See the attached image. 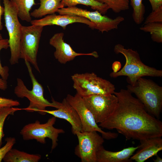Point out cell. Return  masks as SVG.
I'll return each instance as SVG.
<instances>
[{
	"label": "cell",
	"instance_id": "21",
	"mask_svg": "<svg viewBox=\"0 0 162 162\" xmlns=\"http://www.w3.org/2000/svg\"><path fill=\"white\" fill-rule=\"evenodd\" d=\"M16 8L18 16L22 21L30 22L32 20L30 11L35 5L34 0H10Z\"/></svg>",
	"mask_w": 162,
	"mask_h": 162
},
{
	"label": "cell",
	"instance_id": "1",
	"mask_svg": "<svg viewBox=\"0 0 162 162\" xmlns=\"http://www.w3.org/2000/svg\"><path fill=\"white\" fill-rule=\"evenodd\" d=\"M113 94L118 102L114 112L99 127L116 129L127 140L141 141L162 136V123L150 114L142 104L128 89H121Z\"/></svg>",
	"mask_w": 162,
	"mask_h": 162
},
{
	"label": "cell",
	"instance_id": "18",
	"mask_svg": "<svg viewBox=\"0 0 162 162\" xmlns=\"http://www.w3.org/2000/svg\"><path fill=\"white\" fill-rule=\"evenodd\" d=\"M39 7L30 13L31 16L35 18H41L47 15L55 14L61 8L62 0H39Z\"/></svg>",
	"mask_w": 162,
	"mask_h": 162
},
{
	"label": "cell",
	"instance_id": "11",
	"mask_svg": "<svg viewBox=\"0 0 162 162\" xmlns=\"http://www.w3.org/2000/svg\"><path fill=\"white\" fill-rule=\"evenodd\" d=\"M65 98L75 110L79 116L82 124L81 132L96 131L100 133L104 139L106 140L117 137V133L104 131L99 127L93 114L86 106L82 97L77 93L74 96L68 94Z\"/></svg>",
	"mask_w": 162,
	"mask_h": 162
},
{
	"label": "cell",
	"instance_id": "9",
	"mask_svg": "<svg viewBox=\"0 0 162 162\" xmlns=\"http://www.w3.org/2000/svg\"><path fill=\"white\" fill-rule=\"evenodd\" d=\"M57 12L60 14L75 15L86 18L94 24L95 29L102 33L118 29L119 25L124 20L122 16H118L112 19L103 15L98 10L91 11L76 6L59 9Z\"/></svg>",
	"mask_w": 162,
	"mask_h": 162
},
{
	"label": "cell",
	"instance_id": "31",
	"mask_svg": "<svg viewBox=\"0 0 162 162\" xmlns=\"http://www.w3.org/2000/svg\"><path fill=\"white\" fill-rule=\"evenodd\" d=\"M121 67V64L119 61L114 62L112 65V69L113 72L116 73L119 71Z\"/></svg>",
	"mask_w": 162,
	"mask_h": 162
},
{
	"label": "cell",
	"instance_id": "22",
	"mask_svg": "<svg viewBox=\"0 0 162 162\" xmlns=\"http://www.w3.org/2000/svg\"><path fill=\"white\" fill-rule=\"evenodd\" d=\"M140 29L145 32H149L154 42L162 43V22H154L144 24Z\"/></svg>",
	"mask_w": 162,
	"mask_h": 162
},
{
	"label": "cell",
	"instance_id": "29",
	"mask_svg": "<svg viewBox=\"0 0 162 162\" xmlns=\"http://www.w3.org/2000/svg\"><path fill=\"white\" fill-rule=\"evenodd\" d=\"M20 105V102L17 100L0 97V107H13Z\"/></svg>",
	"mask_w": 162,
	"mask_h": 162
},
{
	"label": "cell",
	"instance_id": "7",
	"mask_svg": "<svg viewBox=\"0 0 162 162\" xmlns=\"http://www.w3.org/2000/svg\"><path fill=\"white\" fill-rule=\"evenodd\" d=\"M56 118L53 116L44 124H41L37 120L34 123L28 124L21 130L20 134L24 140L34 139L42 144L46 143V138L50 139L52 142V152L58 145L59 134L65 132L63 129L57 128L53 126Z\"/></svg>",
	"mask_w": 162,
	"mask_h": 162
},
{
	"label": "cell",
	"instance_id": "2",
	"mask_svg": "<svg viewBox=\"0 0 162 162\" xmlns=\"http://www.w3.org/2000/svg\"><path fill=\"white\" fill-rule=\"evenodd\" d=\"M114 52L124 57L126 62L123 68L118 72H113L110 76L116 78L119 76L127 77V81L129 85H134L140 78L145 76L160 77L162 76V70L148 66L144 64L141 60L137 51L126 49L120 44L115 45Z\"/></svg>",
	"mask_w": 162,
	"mask_h": 162
},
{
	"label": "cell",
	"instance_id": "3",
	"mask_svg": "<svg viewBox=\"0 0 162 162\" xmlns=\"http://www.w3.org/2000/svg\"><path fill=\"white\" fill-rule=\"evenodd\" d=\"M25 62L27 68L32 85L31 90H29L20 78L17 79V85L14 89V93L18 98H27L30 103L26 108H23L27 112H37L39 113L44 115L43 111L47 107H52L57 109L61 102L52 99V102H49L44 96V90L42 86L38 82L32 72L30 63L26 60Z\"/></svg>",
	"mask_w": 162,
	"mask_h": 162
},
{
	"label": "cell",
	"instance_id": "6",
	"mask_svg": "<svg viewBox=\"0 0 162 162\" xmlns=\"http://www.w3.org/2000/svg\"><path fill=\"white\" fill-rule=\"evenodd\" d=\"M5 26L9 35L11 64H17L20 58V46L22 25L18 20L16 8L10 0H3Z\"/></svg>",
	"mask_w": 162,
	"mask_h": 162
},
{
	"label": "cell",
	"instance_id": "27",
	"mask_svg": "<svg viewBox=\"0 0 162 162\" xmlns=\"http://www.w3.org/2000/svg\"><path fill=\"white\" fill-rule=\"evenodd\" d=\"M154 22H162V6L152 11L146 17L144 24Z\"/></svg>",
	"mask_w": 162,
	"mask_h": 162
},
{
	"label": "cell",
	"instance_id": "23",
	"mask_svg": "<svg viewBox=\"0 0 162 162\" xmlns=\"http://www.w3.org/2000/svg\"><path fill=\"white\" fill-rule=\"evenodd\" d=\"M130 1L133 9L132 16L133 20L136 24H141L144 20L145 12L142 0H130Z\"/></svg>",
	"mask_w": 162,
	"mask_h": 162
},
{
	"label": "cell",
	"instance_id": "30",
	"mask_svg": "<svg viewBox=\"0 0 162 162\" xmlns=\"http://www.w3.org/2000/svg\"><path fill=\"white\" fill-rule=\"evenodd\" d=\"M151 4L152 11L155 10L162 6V0H148Z\"/></svg>",
	"mask_w": 162,
	"mask_h": 162
},
{
	"label": "cell",
	"instance_id": "8",
	"mask_svg": "<svg viewBox=\"0 0 162 162\" xmlns=\"http://www.w3.org/2000/svg\"><path fill=\"white\" fill-rule=\"evenodd\" d=\"M44 27L32 25L22 26L20 41V58L31 63L39 72L37 55Z\"/></svg>",
	"mask_w": 162,
	"mask_h": 162
},
{
	"label": "cell",
	"instance_id": "14",
	"mask_svg": "<svg viewBox=\"0 0 162 162\" xmlns=\"http://www.w3.org/2000/svg\"><path fill=\"white\" fill-rule=\"evenodd\" d=\"M30 22L32 25L43 27L47 26H58L61 27L64 30L68 25L75 23H81L87 25L93 29L95 28L94 24L87 19L67 14L56 15L54 14L48 15L43 18L32 20Z\"/></svg>",
	"mask_w": 162,
	"mask_h": 162
},
{
	"label": "cell",
	"instance_id": "19",
	"mask_svg": "<svg viewBox=\"0 0 162 162\" xmlns=\"http://www.w3.org/2000/svg\"><path fill=\"white\" fill-rule=\"evenodd\" d=\"M41 157L38 154H30L12 148L3 160L5 162H38Z\"/></svg>",
	"mask_w": 162,
	"mask_h": 162
},
{
	"label": "cell",
	"instance_id": "34",
	"mask_svg": "<svg viewBox=\"0 0 162 162\" xmlns=\"http://www.w3.org/2000/svg\"><path fill=\"white\" fill-rule=\"evenodd\" d=\"M156 159H153V161L154 162H162V159L159 157L158 156L157 154L156 155Z\"/></svg>",
	"mask_w": 162,
	"mask_h": 162
},
{
	"label": "cell",
	"instance_id": "17",
	"mask_svg": "<svg viewBox=\"0 0 162 162\" xmlns=\"http://www.w3.org/2000/svg\"><path fill=\"white\" fill-rule=\"evenodd\" d=\"M139 146L124 148L121 151L112 152L106 150L103 145L97 154V162H128L132 161L130 157Z\"/></svg>",
	"mask_w": 162,
	"mask_h": 162
},
{
	"label": "cell",
	"instance_id": "10",
	"mask_svg": "<svg viewBox=\"0 0 162 162\" xmlns=\"http://www.w3.org/2000/svg\"><path fill=\"white\" fill-rule=\"evenodd\" d=\"M97 123L104 122L115 110L118 102L114 94H95L82 97Z\"/></svg>",
	"mask_w": 162,
	"mask_h": 162
},
{
	"label": "cell",
	"instance_id": "32",
	"mask_svg": "<svg viewBox=\"0 0 162 162\" xmlns=\"http://www.w3.org/2000/svg\"><path fill=\"white\" fill-rule=\"evenodd\" d=\"M7 86L6 80L0 78V89L5 90L7 88Z\"/></svg>",
	"mask_w": 162,
	"mask_h": 162
},
{
	"label": "cell",
	"instance_id": "20",
	"mask_svg": "<svg viewBox=\"0 0 162 162\" xmlns=\"http://www.w3.org/2000/svg\"><path fill=\"white\" fill-rule=\"evenodd\" d=\"M79 4L90 6L92 9L98 11L103 15L105 14L109 9L106 4L95 0H62L61 8L66 7L75 6Z\"/></svg>",
	"mask_w": 162,
	"mask_h": 162
},
{
	"label": "cell",
	"instance_id": "26",
	"mask_svg": "<svg viewBox=\"0 0 162 162\" xmlns=\"http://www.w3.org/2000/svg\"><path fill=\"white\" fill-rule=\"evenodd\" d=\"M8 39H0V52L2 49H7L9 47ZM9 68L7 66L3 67L0 60V75L2 78L6 80L9 76Z\"/></svg>",
	"mask_w": 162,
	"mask_h": 162
},
{
	"label": "cell",
	"instance_id": "16",
	"mask_svg": "<svg viewBox=\"0 0 162 162\" xmlns=\"http://www.w3.org/2000/svg\"><path fill=\"white\" fill-rule=\"evenodd\" d=\"M140 144L136 153L130 159L136 162H144L162 150V139L154 137L140 141Z\"/></svg>",
	"mask_w": 162,
	"mask_h": 162
},
{
	"label": "cell",
	"instance_id": "4",
	"mask_svg": "<svg viewBox=\"0 0 162 162\" xmlns=\"http://www.w3.org/2000/svg\"><path fill=\"white\" fill-rule=\"evenodd\" d=\"M127 89L134 94L150 114L159 119L162 108V87L152 80L140 78Z\"/></svg>",
	"mask_w": 162,
	"mask_h": 162
},
{
	"label": "cell",
	"instance_id": "33",
	"mask_svg": "<svg viewBox=\"0 0 162 162\" xmlns=\"http://www.w3.org/2000/svg\"><path fill=\"white\" fill-rule=\"evenodd\" d=\"M0 0V30H2L3 26L2 22V16L3 14L4 13V8H3L1 5Z\"/></svg>",
	"mask_w": 162,
	"mask_h": 162
},
{
	"label": "cell",
	"instance_id": "13",
	"mask_svg": "<svg viewBox=\"0 0 162 162\" xmlns=\"http://www.w3.org/2000/svg\"><path fill=\"white\" fill-rule=\"evenodd\" d=\"M64 36L63 32L56 33L49 40L50 44L56 49L54 53V56L60 63L65 64L67 62L73 60L76 56H90L95 58L98 57V53L96 51L87 53L75 52L69 44L64 41Z\"/></svg>",
	"mask_w": 162,
	"mask_h": 162
},
{
	"label": "cell",
	"instance_id": "5",
	"mask_svg": "<svg viewBox=\"0 0 162 162\" xmlns=\"http://www.w3.org/2000/svg\"><path fill=\"white\" fill-rule=\"evenodd\" d=\"M71 77L74 88L82 97L95 94H113L115 92L114 85L93 72L75 74Z\"/></svg>",
	"mask_w": 162,
	"mask_h": 162
},
{
	"label": "cell",
	"instance_id": "15",
	"mask_svg": "<svg viewBox=\"0 0 162 162\" xmlns=\"http://www.w3.org/2000/svg\"><path fill=\"white\" fill-rule=\"evenodd\" d=\"M44 115L46 113L51 114L56 118L64 119L68 122L71 126L72 133L75 134L77 131H81L82 124L79 116L75 110L68 103L66 98L61 102L56 110L43 111Z\"/></svg>",
	"mask_w": 162,
	"mask_h": 162
},
{
	"label": "cell",
	"instance_id": "12",
	"mask_svg": "<svg viewBox=\"0 0 162 162\" xmlns=\"http://www.w3.org/2000/svg\"><path fill=\"white\" fill-rule=\"evenodd\" d=\"M75 135L78 140L75 150V154L82 162H97V152L103 145L104 138L96 131H77Z\"/></svg>",
	"mask_w": 162,
	"mask_h": 162
},
{
	"label": "cell",
	"instance_id": "28",
	"mask_svg": "<svg viewBox=\"0 0 162 162\" xmlns=\"http://www.w3.org/2000/svg\"><path fill=\"white\" fill-rule=\"evenodd\" d=\"M5 140L6 142V144L4 146L0 148V162L16 142V139L13 137H7Z\"/></svg>",
	"mask_w": 162,
	"mask_h": 162
},
{
	"label": "cell",
	"instance_id": "35",
	"mask_svg": "<svg viewBox=\"0 0 162 162\" xmlns=\"http://www.w3.org/2000/svg\"><path fill=\"white\" fill-rule=\"evenodd\" d=\"M3 39L2 34L0 33V39Z\"/></svg>",
	"mask_w": 162,
	"mask_h": 162
},
{
	"label": "cell",
	"instance_id": "25",
	"mask_svg": "<svg viewBox=\"0 0 162 162\" xmlns=\"http://www.w3.org/2000/svg\"><path fill=\"white\" fill-rule=\"evenodd\" d=\"M21 110H23V109L13 107H0V148L2 144V138L4 135L3 128L6 118L9 115H13L15 112Z\"/></svg>",
	"mask_w": 162,
	"mask_h": 162
},
{
	"label": "cell",
	"instance_id": "24",
	"mask_svg": "<svg viewBox=\"0 0 162 162\" xmlns=\"http://www.w3.org/2000/svg\"><path fill=\"white\" fill-rule=\"evenodd\" d=\"M106 5L109 9H111L116 13L129 9L130 0H95Z\"/></svg>",
	"mask_w": 162,
	"mask_h": 162
}]
</instances>
